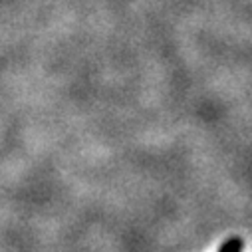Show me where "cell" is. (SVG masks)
I'll return each mask as SVG.
<instances>
[{
  "label": "cell",
  "instance_id": "6da1fadb",
  "mask_svg": "<svg viewBox=\"0 0 252 252\" xmlns=\"http://www.w3.org/2000/svg\"><path fill=\"white\" fill-rule=\"evenodd\" d=\"M219 252H242V238H238V236L228 238V240L220 246Z\"/></svg>",
  "mask_w": 252,
  "mask_h": 252
}]
</instances>
